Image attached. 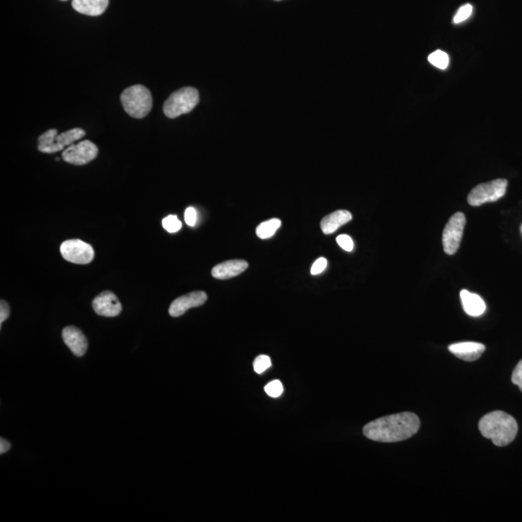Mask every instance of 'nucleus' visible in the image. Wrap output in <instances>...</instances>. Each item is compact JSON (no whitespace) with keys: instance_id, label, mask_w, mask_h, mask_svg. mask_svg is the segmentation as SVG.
<instances>
[{"instance_id":"obj_21","label":"nucleus","mask_w":522,"mask_h":522,"mask_svg":"<svg viewBox=\"0 0 522 522\" xmlns=\"http://www.w3.org/2000/svg\"><path fill=\"white\" fill-rule=\"evenodd\" d=\"M271 367V359L267 355H260L256 357L253 362V368L256 373H262Z\"/></svg>"},{"instance_id":"obj_9","label":"nucleus","mask_w":522,"mask_h":522,"mask_svg":"<svg viewBox=\"0 0 522 522\" xmlns=\"http://www.w3.org/2000/svg\"><path fill=\"white\" fill-rule=\"evenodd\" d=\"M98 147L90 140H81L67 147L62 152V159L75 166H83L92 162L98 156Z\"/></svg>"},{"instance_id":"obj_26","label":"nucleus","mask_w":522,"mask_h":522,"mask_svg":"<svg viewBox=\"0 0 522 522\" xmlns=\"http://www.w3.org/2000/svg\"><path fill=\"white\" fill-rule=\"evenodd\" d=\"M327 267V260L324 258H318L317 261H315V263H313V267H311V275H318L320 274V273H322L324 271L325 269H326Z\"/></svg>"},{"instance_id":"obj_14","label":"nucleus","mask_w":522,"mask_h":522,"mask_svg":"<svg viewBox=\"0 0 522 522\" xmlns=\"http://www.w3.org/2000/svg\"><path fill=\"white\" fill-rule=\"evenodd\" d=\"M249 264L246 260H232L220 263L212 269V276L218 280H229L246 271Z\"/></svg>"},{"instance_id":"obj_25","label":"nucleus","mask_w":522,"mask_h":522,"mask_svg":"<svg viewBox=\"0 0 522 522\" xmlns=\"http://www.w3.org/2000/svg\"><path fill=\"white\" fill-rule=\"evenodd\" d=\"M512 382L521 389L522 392V360L517 364L512 375Z\"/></svg>"},{"instance_id":"obj_10","label":"nucleus","mask_w":522,"mask_h":522,"mask_svg":"<svg viewBox=\"0 0 522 522\" xmlns=\"http://www.w3.org/2000/svg\"><path fill=\"white\" fill-rule=\"evenodd\" d=\"M92 306L97 315L105 317H116L122 311L121 301L112 291H103L100 293L93 300Z\"/></svg>"},{"instance_id":"obj_2","label":"nucleus","mask_w":522,"mask_h":522,"mask_svg":"<svg viewBox=\"0 0 522 522\" xmlns=\"http://www.w3.org/2000/svg\"><path fill=\"white\" fill-rule=\"evenodd\" d=\"M479 430L493 444L504 447L514 441L519 427L514 417L503 411H493L481 419Z\"/></svg>"},{"instance_id":"obj_5","label":"nucleus","mask_w":522,"mask_h":522,"mask_svg":"<svg viewBox=\"0 0 522 522\" xmlns=\"http://www.w3.org/2000/svg\"><path fill=\"white\" fill-rule=\"evenodd\" d=\"M200 102L198 91L194 87H183L172 93L164 104L165 116L174 119L189 114Z\"/></svg>"},{"instance_id":"obj_29","label":"nucleus","mask_w":522,"mask_h":522,"mask_svg":"<svg viewBox=\"0 0 522 522\" xmlns=\"http://www.w3.org/2000/svg\"><path fill=\"white\" fill-rule=\"evenodd\" d=\"M11 444L7 440L1 438L0 439V454L3 455L4 452H8L10 450Z\"/></svg>"},{"instance_id":"obj_19","label":"nucleus","mask_w":522,"mask_h":522,"mask_svg":"<svg viewBox=\"0 0 522 522\" xmlns=\"http://www.w3.org/2000/svg\"><path fill=\"white\" fill-rule=\"evenodd\" d=\"M428 59L432 65L437 67V68L441 69V70H445V69H447L448 66H449V56H448L446 52H443V50H435V52H432V54H430V56H428Z\"/></svg>"},{"instance_id":"obj_11","label":"nucleus","mask_w":522,"mask_h":522,"mask_svg":"<svg viewBox=\"0 0 522 522\" xmlns=\"http://www.w3.org/2000/svg\"><path fill=\"white\" fill-rule=\"evenodd\" d=\"M207 301V294L205 291H194L186 294L172 302L169 306V313L172 317L183 315L187 311L191 308L202 306Z\"/></svg>"},{"instance_id":"obj_18","label":"nucleus","mask_w":522,"mask_h":522,"mask_svg":"<svg viewBox=\"0 0 522 522\" xmlns=\"http://www.w3.org/2000/svg\"><path fill=\"white\" fill-rule=\"evenodd\" d=\"M281 226L282 221L279 219H271L269 221L261 222L260 226L256 227V236L260 239L271 238Z\"/></svg>"},{"instance_id":"obj_31","label":"nucleus","mask_w":522,"mask_h":522,"mask_svg":"<svg viewBox=\"0 0 522 522\" xmlns=\"http://www.w3.org/2000/svg\"><path fill=\"white\" fill-rule=\"evenodd\" d=\"M277 1H280V0H277Z\"/></svg>"},{"instance_id":"obj_27","label":"nucleus","mask_w":522,"mask_h":522,"mask_svg":"<svg viewBox=\"0 0 522 522\" xmlns=\"http://www.w3.org/2000/svg\"><path fill=\"white\" fill-rule=\"evenodd\" d=\"M198 220V213L194 207H188L185 211V222L188 226L195 227Z\"/></svg>"},{"instance_id":"obj_12","label":"nucleus","mask_w":522,"mask_h":522,"mask_svg":"<svg viewBox=\"0 0 522 522\" xmlns=\"http://www.w3.org/2000/svg\"><path fill=\"white\" fill-rule=\"evenodd\" d=\"M62 337L66 346L73 352L74 355L81 357L85 355L88 348L87 339L79 328L68 326L64 328Z\"/></svg>"},{"instance_id":"obj_6","label":"nucleus","mask_w":522,"mask_h":522,"mask_svg":"<svg viewBox=\"0 0 522 522\" xmlns=\"http://www.w3.org/2000/svg\"><path fill=\"white\" fill-rule=\"evenodd\" d=\"M507 187L506 179H497L488 183L479 184L469 193L467 201L471 206H481L485 203L494 202L505 196Z\"/></svg>"},{"instance_id":"obj_22","label":"nucleus","mask_w":522,"mask_h":522,"mask_svg":"<svg viewBox=\"0 0 522 522\" xmlns=\"http://www.w3.org/2000/svg\"><path fill=\"white\" fill-rule=\"evenodd\" d=\"M264 389L268 396L271 397H279L284 392V386L280 380H273V382L268 383Z\"/></svg>"},{"instance_id":"obj_30","label":"nucleus","mask_w":522,"mask_h":522,"mask_svg":"<svg viewBox=\"0 0 522 522\" xmlns=\"http://www.w3.org/2000/svg\"><path fill=\"white\" fill-rule=\"evenodd\" d=\"M61 1H66V0H61Z\"/></svg>"},{"instance_id":"obj_3","label":"nucleus","mask_w":522,"mask_h":522,"mask_svg":"<svg viewBox=\"0 0 522 522\" xmlns=\"http://www.w3.org/2000/svg\"><path fill=\"white\" fill-rule=\"evenodd\" d=\"M124 111L134 118L141 119L152 109V95L145 85H136L126 88L121 96Z\"/></svg>"},{"instance_id":"obj_8","label":"nucleus","mask_w":522,"mask_h":522,"mask_svg":"<svg viewBox=\"0 0 522 522\" xmlns=\"http://www.w3.org/2000/svg\"><path fill=\"white\" fill-rule=\"evenodd\" d=\"M61 253L64 260L75 264H88L95 255L92 246L80 239L63 242L61 246Z\"/></svg>"},{"instance_id":"obj_23","label":"nucleus","mask_w":522,"mask_h":522,"mask_svg":"<svg viewBox=\"0 0 522 522\" xmlns=\"http://www.w3.org/2000/svg\"><path fill=\"white\" fill-rule=\"evenodd\" d=\"M473 12V7L471 4H466V6H461L459 9L456 16L454 17V23H461L462 21H466L469 17L471 16Z\"/></svg>"},{"instance_id":"obj_15","label":"nucleus","mask_w":522,"mask_h":522,"mask_svg":"<svg viewBox=\"0 0 522 522\" xmlns=\"http://www.w3.org/2000/svg\"><path fill=\"white\" fill-rule=\"evenodd\" d=\"M461 300L464 311L470 317H480L487 309V306H486V303L481 298V296L469 292L466 289H462L461 291Z\"/></svg>"},{"instance_id":"obj_7","label":"nucleus","mask_w":522,"mask_h":522,"mask_svg":"<svg viewBox=\"0 0 522 522\" xmlns=\"http://www.w3.org/2000/svg\"><path fill=\"white\" fill-rule=\"evenodd\" d=\"M466 224V219L463 213L457 212L450 218L442 236L443 249L447 255H455L459 250Z\"/></svg>"},{"instance_id":"obj_17","label":"nucleus","mask_w":522,"mask_h":522,"mask_svg":"<svg viewBox=\"0 0 522 522\" xmlns=\"http://www.w3.org/2000/svg\"><path fill=\"white\" fill-rule=\"evenodd\" d=\"M109 0H73L72 7L79 13L87 16H100L107 10Z\"/></svg>"},{"instance_id":"obj_1","label":"nucleus","mask_w":522,"mask_h":522,"mask_svg":"<svg viewBox=\"0 0 522 522\" xmlns=\"http://www.w3.org/2000/svg\"><path fill=\"white\" fill-rule=\"evenodd\" d=\"M420 428L416 414L402 412L378 418L364 427L365 437L373 441L392 443L404 441L413 437Z\"/></svg>"},{"instance_id":"obj_28","label":"nucleus","mask_w":522,"mask_h":522,"mask_svg":"<svg viewBox=\"0 0 522 522\" xmlns=\"http://www.w3.org/2000/svg\"><path fill=\"white\" fill-rule=\"evenodd\" d=\"M9 315H10V306L6 301L1 300V303H0V324L2 325V323L6 322Z\"/></svg>"},{"instance_id":"obj_20","label":"nucleus","mask_w":522,"mask_h":522,"mask_svg":"<svg viewBox=\"0 0 522 522\" xmlns=\"http://www.w3.org/2000/svg\"><path fill=\"white\" fill-rule=\"evenodd\" d=\"M163 227L169 233H176V232L180 231L182 222L179 221L176 215H169L163 220Z\"/></svg>"},{"instance_id":"obj_4","label":"nucleus","mask_w":522,"mask_h":522,"mask_svg":"<svg viewBox=\"0 0 522 522\" xmlns=\"http://www.w3.org/2000/svg\"><path fill=\"white\" fill-rule=\"evenodd\" d=\"M85 136V132L81 128H74L71 130L59 134L56 129H50L42 134L38 138V150L40 152L56 153L66 149L74 145L76 141L81 140Z\"/></svg>"},{"instance_id":"obj_13","label":"nucleus","mask_w":522,"mask_h":522,"mask_svg":"<svg viewBox=\"0 0 522 522\" xmlns=\"http://www.w3.org/2000/svg\"><path fill=\"white\" fill-rule=\"evenodd\" d=\"M486 351V346L479 342H466L451 344L449 351L457 358L467 362L478 360Z\"/></svg>"},{"instance_id":"obj_16","label":"nucleus","mask_w":522,"mask_h":522,"mask_svg":"<svg viewBox=\"0 0 522 522\" xmlns=\"http://www.w3.org/2000/svg\"><path fill=\"white\" fill-rule=\"evenodd\" d=\"M352 220L351 213L347 211V210H337L331 213V214L327 215L326 217L323 218L322 222H320V227H322V231L324 234L334 233L344 225L351 222Z\"/></svg>"},{"instance_id":"obj_24","label":"nucleus","mask_w":522,"mask_h":522,"mask_svg":"<svg viewBox=\"0 0 522 522\" xmlns=\"http://www.w3.org/2000/svg\"><path fill=\"white\" fill-rule=\"evenodd\" d=\"M337 243L342 249H344L346 251H352L354 249L353 240L351 236H346V234H342L337 237Z\"/></svg>"}]
</instances>
